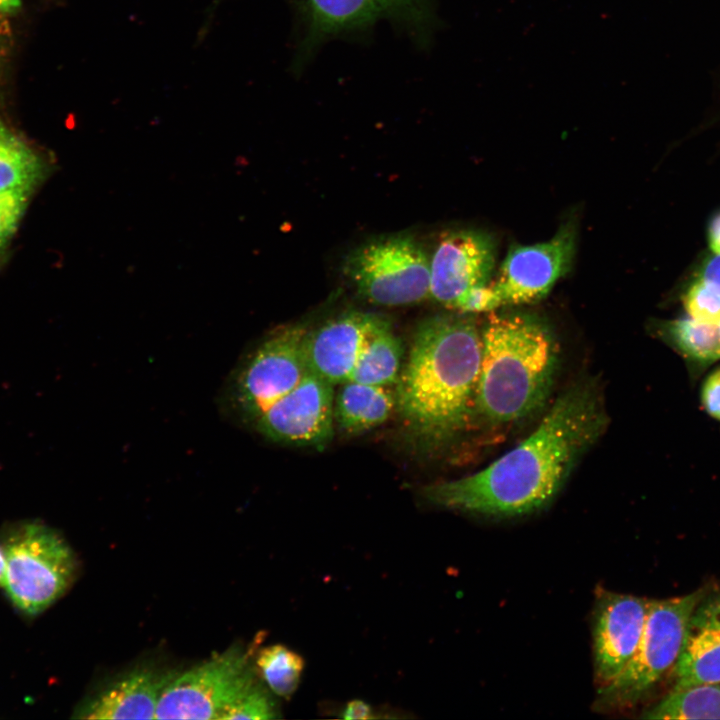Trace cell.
Wrapping results in <instances>:
<instances>
[{
  "mask_svg": "<svg viewBox=\"0 0 720 720\" xmlns=\"http://www.w3.org/2000/svg\"><path fill=\"white\" fill-rule=\"evenodd\" d=\"M606 423L597 387L574 384L519 445L474 474L425 487L424 497L440 507L492 517L535 512L557 495Z\"/></svg>",
  "mask_w": 720,
  "mask_h": 720,
  "instance_id": "6da1fadb",
  "label": "cell"
},
{
  "mask_svg": "<svg viewBox=\"0 0 720 720\" xmlns=\"http://www.w3.org/2000/svg\"><path fill=\"white\" fill-rule=\"evenodd\" d=\"M480 358V330L471 318L436 315L417 326L396 383L395 408L422 449L446 445L466 428Z\"/></svg>",
  "mask_w": 720,
  "mask_h": 720,
  "instance_id": "7a4b0ae2",
  "label": "cell"
},
{
  "mask_svg": "<svg viewBox=\"0 0 720 720\" xmlns=\"http://www.w3.org/2000/svg\"><path fill=\"white\" fill-rule=\"evenodd\" d=\"M475 411L489 424H509L547 400L558 362L549 327L535 315L489 312L480 330Z\"/></svg>",
  "mask_w": 720,
  "mask_h": 720,
  "instance_id": "3957f363",
  "label": "cell"
},
{
  "mask_svg": "<svg viewBox=\"0 0 720 720\" xmlns=\"http://www.w3.org/2000/svg\"><path fill=\"white\" fill-rule=\"evenodd\" d=\"M703 596L704 592L699 590L649 601L643 632L633 656L614 679L598 687L595 705L600 710L633 705L674 666L690 615Z\"/></svg>",
  "mask_w": 720,
  "mask_h": 720,
  "instance_id": "277c9868",
  "label": "cell"
},
{
  "mask_svg": "<svg viewBox=\"0 0 720 720\" xmlns=\"http://www.w3.org/2000/svg\"><path fill=\"white\" fill-rule=\"evenodd\" d=\"M6 557L3 589L22 612L37 615L70 584L77 563L68 543L40 523H25L12 530L2 544Z\"/></svg>",
  "mask_w": 720,
  "mask_h": 720,
  "instance_id": "5b68a950",
  "label": "cell"
},
{
  "mask_svg": "<svg viewBox=\"0 0 720 720\" xmlns=\"http://www.w3.org/2000/svg\"><path fill=\"white\" fill-rule=\"evenodd\" d=\"M344 272L357 293L375 305L408 306L430 298V259L409 235L362 244L347 256Z\"/></svg>",
  "mask_w": 720,
  "mask_h": 720,
  "instance_id": "8992f818",
  "label": "cell"
},
{
  "mask_svg": "<svg viewBox=\"0 0 720 720\" xmlns=\"http://www.w3.org/2000/svg\"><path fill=\"white\" fill-rule=\"evenodd\" d=\"M249 652L234 645L177 675L164 688L155 719H216L257 681Z\"/></svg>",
  "mask_w": 720,
  "mask_h": 720,
  "instance_id": "52a82bcc",
  "label": "cell"
},
{
  "mask_svg": "<svg viewBox=\"0 0 720 720\" xmlns=\"http://www.w3.org/2000/svg\"><path fill=\"white\" fill-rule=\"evenodd\" d=\"M307 328H278L250 356L235 381V401L243 416L255 421L293 390L309 371L305 356Z\"/></svg>",
  "mask_w": 720,
  "mask_h": 720,
  "instance_id": "ba28073f",
  "label": "cell"
},
{
  "mask_svg": "<svg viewBox=\"0 0 720 720\" xmlns=\"http://www.w3.org/2000/svg\"><path fill=\"white\" fill-rule=\"evenodd\" d=\"M576 248L575 224L566 223L548 241L509 249L494 280L488 284L495 311L544 298L565 275Z\"/></svg>",
  "mask_w": 720,
  "mask_h": 720,
  "instance_id": "9c48e42d",
  "label": "cell"
},
{
  "mask_svg": "<svg viewBox=\"0 0 720 720\" xmlns=\"http://www.w3.org/2000/svg\"><path fill=\"white\" fill-rule=\"evenodd\" d=\"M334 385L310 370L255 421L264 437L294 446L324 447L332 438Z\"/></svg>",
  "mask_w": 720,
  "mask_h": 720,
  "instance_id": "30bf717a",
  "label": "cell"
},
{
  "mask_svg": "<svg viewBox=\"0 0 720 720\" xmlns=\"http://www.w3.org/2000/svg\"><path fill=\"white\" fill-rule=\"evenodd\" d=\"M430 259V298L452 309L468 292L487 286L495 267L496 244L472 229L441 235Z\"/></svg>",
  "mask_w": 720,
  "mask_h": 720,
  "instance_id": "8fae6325",
  "label": "cell"
},
{
  "mask_svg": "<svg viewBox=\"0 0 720 720\" xmlns=\"http://www.w3.org/2000/svg\"><path fill=\"white\" fill-rule=\"evenodd\" d=\"M649 600L599 590L595 601L593 651L599 686L614 679L627 665L640 641Z\"/></svg>",
  "mask_w": 720,
  "mask_h": 720,
  "instance_id": "7c38bea8",
  "label": "cell"
},
{
  "mask_svg": "<svg viewBox=\"0 0 720 720\" xmlns=\"http://www.w3.org/2000/svg\"><path fill=\"white\" fill-rule=\"evenodd\" d=\"M386 321L375 314L349 311L308 330V369L333 385L348 381L366 342Z\"/></svg>",
  "mask_w": 720,
  "mask_h": 720,
  "instance_id": "4fadbf2b",
  "label": "cell"
},
{
  "mask_svg": "<svg viewBox=\"0 0 720 720\" xmlns=\"http://www.w3.org/2000/svg\"><path fill=\"white\" fill-rule=\"evenodd\" d=\"M178 672L152 665L130 669L84 701L75 711L81 719H155L160 696Z\"/></svg>",
  "mask_w": 720,
  "mask_h": 720,
  "instance_id": "5bb4252c",
  "label": "cell"
},
{
  "mask_svg": "<svg viewBox=\"0 0 720 720\" xmlns=\"http://www.w3.org/2000/svg\"><path fill=\"white\" fill-rule=\"evenodd\" d=\"M673 667L674 687L720 683V593L695 606Z\"/></svg>",
  "mask_w": 720,
  "mask_h": 720,
  "instance_id": "9a60e30c",
  "label": "cell"
},
{
  "mask_svg": "<svg viewBox=\"0 0 720 720\" xmlns=\"http://www.w3.org/2000/svg\"><path fill=\"white\" fill-rule=\"evenodd\" d=\"M395 408V394L388 387L346 381L334 399V419L351 434L369 431L383 424Z\"/></svg>",
  "mask_w": 720,
  "mask_h": 720,
  "instance_id": "2e32d148",
  "label": "cell"
},
{
  "mask_svg": "<svg viewBox=\"0 0 720 720\" xmlns=\"http://www.w3.org/2000/svg\"><path fill=\"white\" fill-rule=\"evenodd\" d=\"M402 358V344L386 321L366 342L348 381L389 387L396 385Z\"/></svg>",
  "mask_w": 720,
  "mask_h": 720,
  "instance_id": "e0dca14e",
  "label": "cell"
},
{
  "mask_svg": "<svg viewBox=\"0 0 720 720\" xmlns=\"http://www.w3.org/2000/svg\"><path fill=\"white\" fill-rule=\"evenodd\" d=\"M645 719H720V683L673 687L641 716Z\"/></svg>",
  "mask_w": 720,
  "mask_h": 720,
  "instance_id": "ac0fdd59",
  "label": "cell"
},
{
  "mask_svg": "<svg viewBox=\"0 0 720 720\" xmlns=\"http://www.w3.org/2000/svg\"><path fill=\"white\" fill-rule=\"evenodd\" d=\"M313 27L325 33L368 24L392 11L386 0H303Z\"/></svg>",
  "mask_w": 720,
  "mask_h": 720,
  "instance_id": "d6986e66",
  "label": "cell"
},
{
  "mask_svg": "<svg viewBox=\"0 0 720 720\" xmlns=\"http://www.w3.org/2000/svg\"><path fill=\"white\" fill-rule=\"evenodd\" d=\"M44 172L39 155L0 120V191L32 192Z\"/></svg>",
  "mask_w": 720,
  "mask_h": 720,
  "instance_id": "ffe728a7",
  "label": "cell"
},
{
  "mask_svg": "<svg viewBox=\"0 0 720 720\" xmlns=\"http://www.w3.org/2000/svg\"><path fill=\"white\" fill-rule=\"evenodd\" d=\"M301 655L282 644L262 648L256 668L273 694L289 699L296 692L304 670Z\"/></svg>",
  "mask_w": 720,
  "mask_h": 720,
  "instance_id": "44dd1931",
  "label": "cell"
},
{
  "mask_svg": "<svg viewBox=\"0 0 720 720\" xmlns=\"http://www.w3.org/2000/svg\"><path fill=\"white\" fill-rule=\"evenodd\" d=\"M665 330L673 346L687 358L700 362L720 358L718 325L699 322L690 317L669 322Z\"/></svg>",
  "mask_w": 720,
  "mask_h": 720,
  "instance_id": "7402d4cb",
  "label": "cell"
},
{
  "mask_svg": "<svg viewBox=\"0 0 720 720\" xmlns=\"http://www.w3.org/2000/svg\"><path fill=\"white\" fill-rule=\"evenodd\" d=\"M280 717V709L271 690L258 680L223 715L222 720H269Z\"/></svg>",
  "mask_w": 720,
  "mask_h": 720,
  "instance_id": "603a6c76",
  "label": "cell"
},
{
  "mask_svg": "<svg viewBox=\"0 0 720 720\" xmlns=\"http://www.w3.org/2000/svg\"><path fill=\"white\" fill-rule=\"evenodd\" d=\"M688 315L699 322L720 323V290L699 279L694 282L683 299Z\"/></svg>",
  "mask_w": 720,
  "mask_h": 720,
  "instance_id": "cb8c5ba5",
  "label": "cell"
},
{
  "mask_svg": "<svg viewBox=\"0 0 720 720\" xmlns=\"http://www.w3.org/2000/svg\"><path fill=\"white\" fill-rule=\"evenodd\" d=\"M30 194L20 189L0 191V258L16 232Z\"/></svg>",
  "mask_w": 720,
  "mask_h": 720,
  "instance_id": "d4e9b609",
  "label": "cell"
},
{
  "mask_svg": "<svg viewBox=\"0 0 720 720\" xmlns=\"http://www.w3.org/2000/svg\"><path fill=\"white\" fill-rule=\"evenodd\" d=\"M701 401L708 414L720 420V368L713 371L705 380Z\"/></svg>",
  "mask_w": 720,
  "mask_h": 720,
  "instance_id": "484cf974",
  "label": "cell"
},
{
  "mask_svg": "<svg viewBox=\"0 0 720 720\" xmlns=\"http://www.w3.org/2000/svg\"><path fill=\"white\" fill-rule=\"evenodd\" d=\"M342 718L344 719H373L375 718L374 711L370 704L363 700H352L342 711Z\"/></svg>",
  "mask_w": 720,
  "mask_h": 720,
  "instance_id": "4316f807",
  "label": "cell"
},
{
  "mask_svg": "<svg viewBox=\"0 0 720 720\" xmlns=\"http://www.w3.org/2000/svg\"><path fill=\"white\" fill-rule=\"evenodd\" d=\"M700 279L720 290V254H715L705 263Z\"/></svg>",
  "mask_w": 720,
  "mask_h": 720,
  "instance_id": "83f0119b",
  "label": "cell"
},
{
  "mask_svg": "<svg viewBox=\"0 0 720 720\" xmlns=\"http://www.w3.org/2000/svg\"><path fill=\"white\" fill-rule=\"evenodd\" d=\"M20 7V0H0V37L8 34L10 17Z\"/></svg>",
  "mask_w": 720,
  "mask_h": 720,
  "instance_id": "f1b7e54d",
  "label": "cell"
},
{
  "mask_svg": "<svg viewBox=\"0 0 720 720\" xmlns=\"http://www.w3.org/2000/svg\"><path fill=\"white\" fill-rule=\"evenodd\" d=\"M708 239L714 254H720V212L716 214L709 225Z\"/></svg>",
  "mask_w": 720,
  "mask_h": 720,
  "instance_id": "f546056e",
  "label": "cell"
},
{
  "mask_svg": "<svg viewBox=\"0 0 720 720\" xmlns=\"http://www.w3.org/2000/svg\"><path fill=\"white\" fill-rule=\"evenodd\" d=\"M386 1L390 5L392 11L409 9V7L413 6V4L415 2V0H386Z\"/></svg>",
  "mask_w": 720,
  "mask_h": 720,
  "instance_id": "4dcf8cb0",
  "label": "cell"
},
{
  "mask_svg": "<svg viewBox=\"0 0 720 720\" xmlns=\"http://www.w3.org/2000/svg\"><path fill=\"white\" fill-rule=\"evenodd\" d=\"M6 573V557L3 546L0 545V587L3 588Z\"/></svg>",
  "mask_w": 720,
  "mask_h": 720,
  "instance_id": "1f68e13d",
  "label": "cell"
},
{
  "mask_svg": "<svg viewBox=\"0 0 720 720\" xmlns=\"http://www.w3.org/2000/svg\"><path fill=\"white\" fill-rule=\"evenodd\" d=\"M718 326H719V330H720V323L718 324Z\"/></svg>",
  "mask_w": 720,
  "mask_h": 720,
  "instance_id": "d6a6232c",
  "label": "cell"
}]
</instances>
